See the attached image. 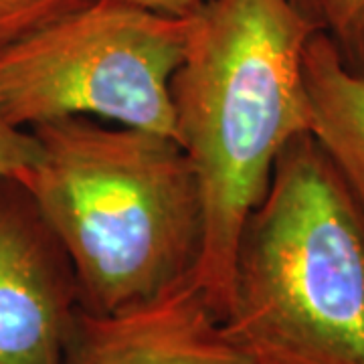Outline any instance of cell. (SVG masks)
<instances>
[{"label": "cell", "mask_w": 364, "mask_h": 364, "mask_svg": "<svg viewBox=\"0 0 364 364\" xmlns=\"http://www.w3.org/2000/svg\"><path fill=\"white\" fill-rule=\"evenodd\" d=\"M191 18L170 95L205 205L195 282L223 320L243 225L284 150L310 132L304 51L320 28L289 0H207Z\"/></svg>", "instance_id": "obj_1"}, {"label": "cell", "mask_w": 364, "mask_h": 364, "mask_svg": "<svg viewBox=\"0 0 364 364\" xmlns=\"http://www.w3.org/2000/svg\"><path fill=\"white\" fill-rule=\"evenodd\" d=\"M31 132L41 160L23 181L71 259L83 312H126L195 282L207 225L181 144L90 116Z\"/></svg>", "instance_id": "obj_2"}, {"label": "cell", "mask_w": 364, "mask_h": 364, "mask_svg": "<svg viewBox=\"0 0 364 364\" xmlns=\"http://www.w3.org/2000/svg\"><path fill=\"white\" fill-rule=\"evenodd\" d=\"M79 289L21 176L0 174V364H69Z\"/></svg>", "instance_id": "obj_5"}, {"label": "cell", "mask_w": 364, "mask_h": 364, "mask_svg": "<svg viewBox=\"0 0 364 364\" xmlns=\"http://www.w3.org/2000/svg\"><path fill=\"white\" fill-rule=\"evenodd\" d=\"M39 140L31 130L16 128L0 116V174L26 176L39 164Z\"/></svg>", "instance_id": "obj_10"}, {"label": "cell", "mask_w": 364, "mask_h": 364, "mask_svg": "<svg viewBox=\"0 0 364 364\" xmlns=\"http://www.w3.org/2000/svg\"><path fill=\"white\" fill-rule=\"evenodd\" d=\"M191 25V16L97 0L0 55V116L23 130L59 117H102L176 140L170 81Z\"/></svg>", "instance_id": "obj_4"}, {"label": "cell", "mask_w": 364, "mask_h": 364, "mask_svg": "<svg viewBox=\"0 0 364 364\" xmlns=\"http://www.w3.org/2000/svg\"><path fill=\"white\" fill-rule=\"evenodd\" d=\"M310 134L364 208V67H350L336 43L316 31L304 51Z\"/></svg>", "instance_id": "obj_7"}, {"label": "cell", "mask_w": 364, "mask_h": 364, "mask_svg": "<svg viewBox=\"0 0 364 364\" xmlns=\"http://www.w3.org/2000/svg\"><path fill=\"white\" fill-rule=\"evenodd\" d=\"M336 43L350 67H364V0H289Z\"/></svg>", "instance_id": "obj_8"}, {"label": "cell", "mask_w": 364, "mask_h": 364, "mask_svg": "<svg viewBox=\"0 0 364 364\" xmlns=\"http://www.w3.org/2000/svg\"><path fill=\"white\" fill-rule=\"evenodd\" d=\"M124 2H130L134 6H140L150 13L186 18V16L198 13L207 0H124Z\"/></svg>", "instance_id": "obj_11"}, {"label": "cell", "mask_w": 364, "mask_h": 364, "mask_svg": "<svg viewBox=\"0 0 364 364\" xmlns=\"http://www.w3.org/2000/svg\"><path fill=\"white\" fill-rule=\"evenodd\" d=\"M97 0H0V55Z\"/></svg>", "instance_id": "obj_9"}, {"label": "cell", "mask_w": 364, "mask_h": 364, "mask_svg": "<svg viewBox=\"0 0 364 364\" xmlns=\"http://www.w3.org/2000/svg\"><path fill=\"white\" fill-rule=\"evenodd\" d=\"M221 322L253 364H364V208L310 132L243 225Z\"/></svg>", "instance_id": "obj_3"}, {"label": "cell", "mask_w": 364, "mask_h": 364, "mask_svg": "<svg viewBox=\"0 0 364 364\" xmlns=\"http://www.w3.org/2000/svg\"><path fill=\"white\" fill-rule=\"evenodd\" d=\"M69 364H253L196 282L126 312L79 310Z\"/></svg>", "instance_id": "obj_6"}]
</instances>
